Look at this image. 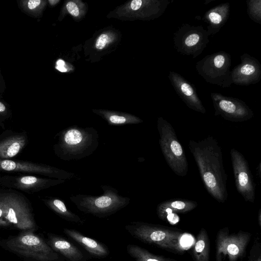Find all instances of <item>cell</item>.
Returning a JSON list of instances; mask_svg holds the SVG:
<instances>
[{"instance_id": "cell-4", "label": "cell", "mask_w": 261, "mask_h": 261, "mask_svg": "<svg viewBox=\"0 0 261 261\" xmlns=\"http://www.w3.org/2000/svg\"><path fill=\"white\" fill-rule=\"evenodd\" d=\"M103 193L100 196L77 194L69 199L81 212L98 218L110 216L126 207L130 198L118 194V191L107 185L100 186Z\"/></svg>"}, {"instance_id": "cell-24", "label": "cell", "mask_w": 261, "mask_h": 261, "mask_svg": "<svg viewBox=\"0 0 261 261\" xmlns=\"http://www.w3.org/2000/svg\"><path fill=\"white\" fill-rule=\"evenodd\" d=\"M126 251L135 261H176L154 255L146 249L135 244L127 245Z\"/></svg>"}, {"instance_id": "cell-6", "label": "cell", "mask_w": 261, "mask_h": 261, "mask_svg": "<svg viewBox=\"0 0 261 261\" xmlns=\"http://www.w3.org/2000/svg\"><path fill=\"white\" fill-rule=\"evenodd\" d=\"M159 144L165 160L174 173L184 177L188 172V163L184 149L172 125L162 117L158 118Z\"/></svg>"}, {"instance_id": "cell-2", "label": "cell", "mask_w": 261, "mask_h": 261, "mask_svg": "<svg viewBox=\"0 0 261 261\" xmlns=\"http://www.w3.org/2000/svg\"><path fill=\"white\" fill-rule=\"evenodd\" d=\"M55 153L65 161L80 160L92 154L99 145V135L92 127L69 126L58 133Z\"/></svg>"}, {"instance_id": "cell-28", "label": "cell", "mask_w": 261, "mask_h": 261, "mask_svg": "<svg viewBox=\"0 0 261 261\" xmlns=\"http://www.w3.org/2000/svg\"><path fill=\"white\" fill-rule=\"evenodd\" d=\"M66 8L68 12L73 16L77 17L79 15V8L75 3L72 1L68 2L66 4Z\"/></svg>"}, {"instance_id": "cell-19", "label": "cell", "mask_w": 261, "mask_h": 261, "mask_svg": "<svg viewBox=\"0 0 261 261\" xmlns=\"http://www.w3.org/2000/svg\"><path fill=\"white\" fill-rule=\"evenodd\" d=\"M197 206L195 201L187 199H170L163 201L158 204L156 208L158 216L164 219L166 215L172 213H186Z\"/></svg>"}, {"instance_id": "cell-32", "label": "cell", "mask_w": 261, "mask_h": 261, "mask_svg": "<svg viewBox=\"0 0 261 261\" xmlns=\"http://www.w3.org/2000/svg\"><path fill=\"white\" fill-rule=\"evenodd\" d=\"M6 112V107L5 105L0 101V114H3Z\"/></svg>"}, {"instance_id": "cell-9", "label": "cell", "mask_w": 261, "mask_h": 261, "mask_svg": "<svg viewBox=\"0 0 261 261\" xmlns=\"http://www.w3.org/2000/svg\"><path fill=\"white\" fill-rule=\"evenodd\" d=\"M206 30L202 26L183 23L174 33V46L176 51L195 59L209 43Z\"/></svg>"}, {"instance_id": "cell-21", "label": "cell", "mask_w": 261, "mask_h": 261, "mask_svg": "<svg viewBox=\"0 0 261 261\" xmlns=\"http://www.w3.org/2000/svg\"><path fill=\"white\" fill-rule=\"evenodd\" d=\"M48 207L54 212L63 219L78 225L84 223V220L79 215L70 211L66 206L64 201L56 198H49L44 200Z\"/></svg>"}, {"instance_id": "cell-12", "label": "cell", "mask_w": 261, "mask_h": 261, "mask_svg": "<svg viewBox=\"0 0 261 261\" xmlns=\"http://www.w3.org/2000/svg\"><path fill=\"white\" fill-rule=\"evenodd\" d=\"M0 170L6 171L34 172L62 180L70 179L76 176L73 173L52 166L9 159H0Z\"/></svg>"}, {"instance_id": "cell-33", "label": "cell", "mask_w": 261, "mask_h": 261, "mask_svg": "<svg viewBox=\"0 0 261 261\" xmlns=\"http://www.w3.org/2000/svg\"><path fill=\"white\" fill-rule=\"evenodd\" d=\"M257 176L259 179L261 178V162H259V164L257 167Z\"/></svg>"}, {"instance_id": "cell-20", "label": "cell", "mask_w": 261, "mask_h": 261, "mask_svg": "<svg viewBox=\"0 0 261 261\" xmlns=\"http://www.w3.org/2000/svg\"><path fill=\"white\" fill-rule=\"evenodd\" d=\"M65 182L62 179L39 178L32 175L19 177L16 179V186L23 190L42 189Z\"/></svg>"}, {"instance_id": "cell-13", "label": "cell", "mask_w": 261, "mask_h": 261, "mask_svg": "<svg viewBox=\"0 0 261 261\" xmlns=\"http://www.w3.org/2000/svg\"><path fill=\"white\" fill-rule=\"evenodd\" d=\"M241 63L231 71L232 83L240 86H249L261 80V64L258 60L247 53L240 57Z\"/></svg>"}, {"instance_id": "cell-34", "label": "cell", "mask_w": 261, "mask_h": 261, "mask_svg": "<svg viewBox=\"0 0 261 261\" xmlns=\"http://www.w3.org/2000/svg\"><path fill=\"white\" fill-rule=\"evenodd\" d=\"M258 221H259V225L260 226V224H261V212H260V209H259V212H258Z\"/></svg>"}, {"instance_id": "cell-16", "label": "cell", "mask_w": 261, "mask_h": 261, "mask_svg": "<svg viewBox=\"0 0 261 261\" xmlns=\"http://www.w3.org/2000/svg\"><path fill=\"white\" fill-rule=\"evenodd\" d=\"M49 246L67 261H87V257L77 246L62 237L47 233L45 240Z\"/></svg>"}, {"instance_id": "cell-3", "label": "cell", "mask_w": 261, "mask_h": 261, "mask_svg": "<svg viewBox=\"0 0 261 261\" xmlns=\"http://www.w3.org/2000/svg\"><path fill=\"white\" fill-rule=\"evenodd\" d=\"M34 230L0 239V247L24 261H65Z\"/></svg>"}, {"instance_id": "cell-11", "label": "cell", "mask_w": 261, "mask_h": 261, "mask_svg": "<svg viewBox=\"0 0 261 261\" xmlns=\"http://www.w3.org/2000/svg\"><path fill=\"white\" fill-rule=\"evenodd\" d=\"M230 153L237 190L246 201L253 203L255 185L249 164L236 149L232 148Z\"/></svg>"}, {"instance_id": "cell-5", "label": "cell", "mask_w": 261, "mask_h": 261, "mask_svg": "<svg viewBox=\"0 0 261 261\" xmlns=\"http://www.w3.org/2000/svg\"><path fill=\"white\" fill-rule=\"evenodd\" d=\"M0 228L36 231L38 226L24 199L15 195L6 194L0 196Z\"/></svg>"}, {"instance_id": "cell-18", "label": "cell", "mask_w": 261, "mask_h": 261, "mask_svg": "<svg viewBox=\"0 0 261 261\" xmlns=\"http://www.w3.org/2000/svg\"><path fill=\"white\" fill-rule=\"evenodd\" d=\"M230 14V4H220L207 11L203 20L207 24L208 36L218 33L227 21Z\"/></svg>"}, {"instance_id": "cell-15", "label": "cell", "mask_w": 261, "mask_h": 261, "mask_svg": "<svg viewBox=\"0 0 261 261\" xmlns=\"http://www.w3.org/2000/svg\"><path fill=\"white\" fill-rule=\"evenodd\" d=\"M249 239L250 235L248 233L241 232L235 236L220 233L217 244V259L223 253L228 255L230 261H236L244 253Z\"/></svg>"}, {"instance_id": "cell-31", "label": "cell", "mask_w": 261, "mask_h": 261, "mask_svg": "<svg viewBox=\"0 0 261 261\" xmlns=\"http://www.w3.org/2000/svg\"><path fill=\"white\" fill-rule=\"evenodd\" d=\"M56 68L61 72L67 71L66 68L65 67V62L62 60H59L57 62Z\"/></svg>"}, {"instance_id": "cell-14", "label": "cell", "mask_w": 261, "mask_h": 261, "mask_svg": "<svg viewBox=\"0 0 261 261\" xmlns=\"http://www.w3.org/2000/svg\"><path fill=\"white\" fill-rule=\"evenodd\" d=\"M175 91L190 109L205 114L206 110L194 86L179 73L170 71L168 76Z\"/></svg>"}, {"instance_id": "cell-29", "label": "cell", "mask_w": 261, "mask_h": 261, "mask_svg": "<svg viewBox=\"0 0 261 261\" xmlns=\"http://www.w3.org/2000/svg\"><path fill=\"white\" fill-rule=\"evenodd\" d=\"M41 2L40 0L29 1L27 2V7L30 10H34L40 5Z\"/></svg>"}, {"instance_id": "cell-8", "label": "cell", "mask_w": 261, "mask_h": 261, "mask_svg": "<svg viewBox=\"0 0 261 261\" xmlns=\"http://www.w3.org/2000/svg\"><path fill=\"white\" fill-rule=\"evenodd\" d=\"M125 230L134 238L166 249L179 251L181 234L154 224L133 221L125 226Z\"/></svg>"}, {"instance_id": "cell-7", "label": "cell", "mask_w": 261, "mask_h": 261, "mask_svg": "<svg viewBox=\"0 0 261 261\" xmlns=\"http://www.w3.org/2000/svg\"><path fill=\"white\" fill-rule=\"evenodd\" d=\"M231 65L230 54L220 51L205 56L196 63L195 68L207 83L225 88L232 84Z\"/></svg>"}, {"instance_id": "cell-37", "label": "cell", "mask_w": 261, "mask_h": 261, "mask_svg": "<svg viewBox=\"0 0 261 261\" xmlns=\"http://www.w3.org/2000/svg\"><path fill=\"white\" fill-rule=\"evenodd\" d=\"M0 261H4V260H0Z\"/></svg>"}, {"instance_id": "cell-38", "label": "cell", "mask_w": 261, "mask_h": 261, "mask_svg": "<svg viewBox=\"0 0 261 261\" xmlns=\"http://www.w3.org/2000/svg\"><path fill=\"white\" fill-rule=\"evenodd\" d=\"M249 261H251V260H249Z\"/></svg>"}, {"instance_id": "cell-36", "label": "cell", "mask_w": 261, "mask_h": 261, "mask_svg": "<svg viewBox=\"0 0 261 261\" xmlns=\"http://www.w3.org/2000/svg\"><path fill=\"white\" fill-rule=\"evenodd\" d=\"M257 261H261V258H260V256H259L258 257V258L257 259Z\"/></svg>"}, {"instance_id": "cell-35", "label": "cell", "mask_w": 261, "mask_h": 261, "mask_svg": "<svg viewBox=\"0 0 261 261\" xmlns=\"http://www.w3.org/2000/svg\"><path fill=\"white\" fill-rule=\"evenodd\" d=\"M48 2L51 5H54L56 3L58 2V1H49Z\"/></svg>"}, {"instance_id": "cell-30", "label": "cell", "mask_w": 261, "mask_h": 261, "mask_svg": "<svg viewBox=\"0 0 261 261\" xmlns=\"http://www.w3.org/2000/svg\"><path fill=\"white\" fill-rule=\"evenodd\" d=\"M143 1L141 0H134L131 2L130 6L133 10H138L140 9L143 5Z\"/></svg>"}, {"instance_id": "cell-1", "label": "cell", "mask_w": 261, "mask_h": 261, "mask_svg": "<svg viewBox=\"0 0 261 261\" xmlns=\"http://www.w3.org/2000/svg\"><path fill=\"white\" fill-rule=\"evenodd\" d=\"M189 148L207 192L219 202L224 203L228 198L227 175L224 167L221 148L218 141L211 136L198 141L191 140Z\"/></svg>"}, {"instance_id": "cell-10", "label": "cell", "mask_w": 261, "mask_h": 261, "mask_svg": "<svg viewBox=\"0 0 261 261\" xmlns=\"http://www.w3.org/2000/svg\"><path fill=\"white\" fill-rule=\"evenodd\" d=\"M211 99L215 109V116L235 122L248 120L253 117L251 109L243 100L221 93L212 92Z\"/></svg>"}, {"instance_id": "cell-17", "label": "cell", "mask_w": 261, "mask_h": 261, "mask_svg": "<svg viewBox=\"0 0 261 261\" xmlns=\"http://www.w3.org/2000/svg\"><path fill=\"white\" fill-rule=\"evenodd\" d=\"M63 232L95 258H103L110 254V250L105 244L85 236L76 230L64 228Z\"/></svg>"}, {"instance_id": "cell-22", "label": "cell", "mask_w": 261, "mask_h": 261, "mask_svg": "<svg viewBox=\"0 0 261 261\" xmlns=\"http://www.w3.org/2000/svg\"><path fill=\"white\" fill-rule=\"evenodd\" d=\"M26 143L23 136H14L0 143V159H8L17 155L23 148Z\"/></svg>"}, {"instance_id": "cell-23", "label": "cell", "mask_w": 261, "mask_h": 261, "mask_svg": "<svg viewBox=\"0 0 261 261\" xmlns=\"http://www.w3.org/2000/svg\"><path fill=\"white\" fill-rule=\"evenodd\" d=\"M95 112L105 119L109 124L112 125L139 124L143 122L140 118L128 114L106 111H95Z\"/></svg>"}, {"instance_id": "cell-26", "label": "cell", "mask_w": 261, "mask_h": 261, "mask_svg": "<svg viewBox=\"0 0 261 261\" xmlns=\"http://www.w3.org/2000/svg\"><path fill=\"white\" fill-rule=\"evenodd\" d=\"M247 12L253 21L261 24V0L246 1Z\"/></svg>"}, {"instance_id": "cell-27", "label": "cell", "mask_w": 261, "mask_h": 261, "mask_svg": "<svg viewBox=\"0 0 261 261\" xmlns=\"http://www.w3.org/2000/svg\"><path fill=\"white\" fill-rule=\"evenodd\" d=\"M108 41V36L106 34H102L96 40L95 43V47L97 49H102L105 47Z\"/></svg>"}, {"instance_id": "cell-25", "label": "cell", "mask_w": 261, "mask_h": 261, "mask_svg": "<svg viewBox=\"0 0 261 261\" xmlns=\"http://www.w3.org/2000/svg\"><path fill=\"white\" fill-rule=\"evenodd\" d=\"M210 243L205 229H202L195 244L193 254L196 261H209Z\"/></svg>"}]
</instances>
